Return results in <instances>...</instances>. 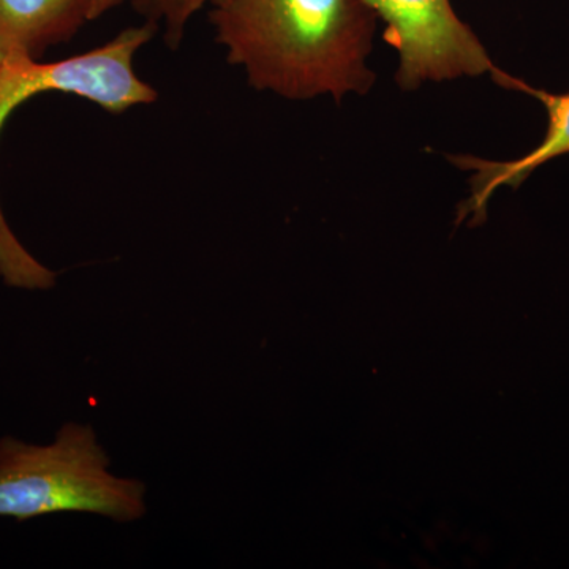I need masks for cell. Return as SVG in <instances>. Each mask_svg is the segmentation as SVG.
<instances>
[{
  "label": "cell",
  "instance_id": "1",
  "mask_svg": "<svg viewBox=\"0 0 569 569\" xmlns=\"http://www.w3.org/2000/svg\"><path fill=\"white\" fill-rule=\"evenodd\" d=\"M211 22L228 62L242 67L253 88L287 99L372 88L367 56L376 11L367 0H213Z\"/></svg>",
  "mask_w": 569,
  "mask_h": 569
},
{
  "label": "cell",
  "instance_id": "2",
  "mask_svg": "<svg viewBox=\"0 0 569 569\" xmlns=\"http://www.w3.org/2000/svg\"><path fill=\"white\" fill-rule=\"evenodd\" d=\"M92 426L69 422L51 445L0 438V518L91 512L116 522L146 515V486L116 477Z\"/></svg>",
  "mask_w": 569,
  "mask_h": 569
},
{
  "label": "cell",
  "instance_id": "3",
  "mask_svg": "<svg viewBox=\"0 0 569 569\" xmlns=\"http://www.w3.org/2000/svg\"><path fill=\"white\" fill-rule=\"evenodd\" d=\"M157 29L153 22L146 21L96 50L63 61L41 62L32 56L10 52L0 70V132L11 112L40 93H71L110 112L156 102V89L138 77L133 61ZM0 277L9 287L22 290H50L56 283V272L37 261L14 238L2 209Z\"/></svg>",
  "mask_w": 569,
  "mask_h": 569
},
{
  "label": "cell",
  "instance_id": "4",
  "mask_svg": "<svg viewBox=\"0 0 569 569\" xmlns=\"http://www.w3.org/2000/svg\"><path fill=\"white\" fill-rule=\"evenodd\" d=\"M381 18L385 40L399 52L396 80L403 91L426 81L456 80L490 73L488 51L460 20L451 0H367Z\"/></svg>",
  "mask_w": 569,
  "mask_h": 569
},
{
  "label": "cell",
  "instance_id": "5",
  "mask_svg": "<svg viewBox=\"0 0 569 569\" xmlns=\"http://www.w3.org/2000/svg\"><path fill=\"white\" fill-rule=\"evenodd\" d=\"M493 81L501 88L529 93L542 103L548 111V132L541 144L527 156L511 162H492L473 156L451 157V162L462 170L473 171L470 182V197L459 206L456 224L468 220L470 227H478L486 222L490 197L500 187L518 189L531 173L541 164L550 162L557 157L569 153V92L550 93L542 89L531 88L526 81L518 80L503 70L490 71Z\"/></svg>",
  "mask_w": 569,
  "mask_h": 569
},
{
  "label": "cell",
  "instance_id": "6",
  "mask_svg": "<svg viewBox=\"0 0 569 569\" xmlns=\"http://www.w3.org/2000/svg\"><path fill=\"white\" fill-rule=\"evenodd\" d=\"M88 20V0H0V48L40 58Z\"/></svg>",
  "mask_w": 569,
  "mask_h": 569
},
{
  "label": "cell",
  "instance_id": "7",
  "mask_svg": "<svg viewBox=\"0 0 569 569\" xmlns=\"http://www.w3.org/2000/svg\"><path fill=\"white\" fill-rule=\"evenodd\" d=\"M149 22L159 28L163 26L164 39L171 47L181 43L187 24L203 7L213 0H132Z\"/></svg>",
  "mask_w": 569,
  "mask_h": 569
},
{
  "label": "cell",
  "instance_id": "8",
  "mask_svg": "<svg viewBox=\"0 0 569 569\" xmlns=\"http://www.w3.org/2000/svg\"><path fill=\"white\" fill-rule=\"evenodd\" d=\"M123 0H88V20H97V18L103 17L107 11L114 9Z\"/></svg>",
  "mask_w": 569,
  "mask_h": 569
},
{
  "label": "cell",
  "instance_id": "9",
  "mask_svg": "<svg viewBox=\"0 0 569 569\" xmlns=\"http://www.w3.org/2000/svg\"><path fill=\"white\" fill-rule=\"evenodd\" d=\"M7 59V52L0 48V70H2L3 62H6Z\"/></svg>",
  "mask_w": 569,
  "mask_h": 569
}]
</instances>
